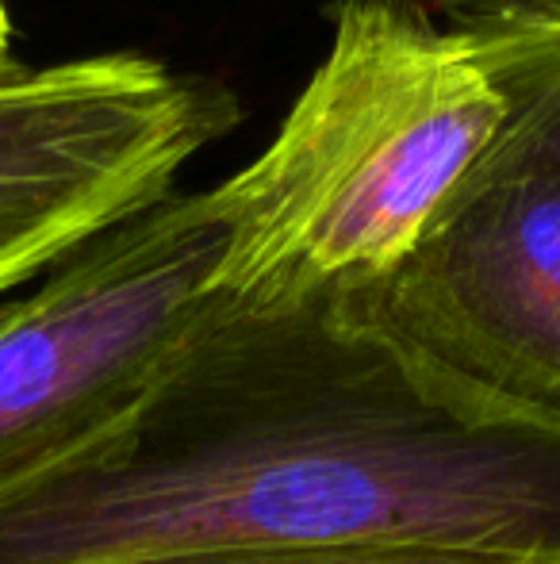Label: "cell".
Masks as SVG:
<instances>
[{
    "mask_svg": "<svg viewBox=\"0 0 560 564\" xmlns=\"http://www.w3.org/2000/svg\"><path fill=\"white\" fill-rule=\"evenodd\" d=\"M223 550L560 564V423L426 361L345 284L223 296L128 419L0 491V564Z\"/></svg>",
    "mask_w": 560,
    "mask_h": 564,
    "instance_id": "6da1fadb",
    "label": "cell"
},
{
    "mask_svg": "<svg viewBox=\"0 0 560 564\" xmlns=\"http://www.w3.org/2000/svg\"><path fill=\"white\" fill-rule=\"evenodd\" d=\"M503 127L472 46L422 0H338L330 46L270 147L219 188L234 300L396 265Z\"/></svg>",
    "mask_w": 560,
    "mask_h": 564,
    "instance_id": "7a4b0ae2",
    "label": "cell"
},
{
    "mask_svg": "<svg viewBox=\"0 0 560 564\" xmlns=\"http://www.w3.org/2000/svg\"><path fill=\"white\" fill-rule=\"evenodd\" d=\"M231 212L169 193L0 304V491L92 446L219 307Z\"/></svg>",
    "mask_w": 560,
    "mask_h": 564,
    "instance_id": "3957f363",
    "label": "cell"
},
{
    "mask_svg": "<svg viewBox=\"0 0 560 564\" xmlns=\"http://www.w3.org/2000/svg\"><path fill=\"white\" fill-rule=\"evenodd\" d=\"M227 85L142 54L0 77V296L51 273L239 123Z\"/></svg>",
    "mask_w": 560,
    "mask_h": 564,
    "instance_id": "277c9868",
    "label": "cell"
},
{
    "mask_svg": "<svg viewBox=\"0 0 560 564\" xmlns=\"http://www.w3.org/2000/svg\"><path fill=\"white\" fill-rule=\"evenodd\" d=\"M345 289L426 361L560 423V162L507 123L411 250Z\"/></svg>",
    "mask_w": 560,
    "mask_h": 564,
    "instance_id": "5b68a950",
    "label": "cell"
},
{
    "mask_svg": "<svg viewBox=\"0 0 560 564\" xmlns=\"http://www.w3.org/2000/svg\"><path fill=\"white\" fill-rule=\"evenodd\" d=\"M484 66L503 123L560 162V0H433Z\"/></svg>",
    "mask_w": 560,
    "mask_h": 564,
    "instance_id": "8992f818",
    "label": "cell"
},
{
    "mask_svg": "<svg viewBox=\"0 0 560 564\" xmlns=\"http://www.w3.org/2000/svg\"><path fill=\"white\" fill-rule=\"evenodd\" d=\"M116 564H510L484 557H453V553L419 550H223V553H169V557H139Z\"/></svg>",
    "mask_w": 560,
    "mask_h": 564,
    "instance_id": "52a82bcc",
    "label": "cell"
},
{
    "mask_svg": "<svg viewBox=\"0 0 560 564\" xmlns=\"http://www.w3.org/2000/svg\"><path fill=\"white\" fill-rule=\"evenodd\" d=\"M8 43H12V20H8L4 0H0V62H12L8 58Z\"/></svg>",
    "mask_w": 560,
    "mask_h": 564,
    "instance_id": "ba28073f",
    "label": "cell"
},
{
    "mask_svg": "<svg viewBox=\"0 0 560 564\" xmlns=\"http://www.w3.org/2000/svg\"><path fill=\"white\" fill-rule=\"evenodd\" d=\"M8 69H12V62H0V77H4V74H8Z\"/></svg>",
    "mask_w": 560,
    "mask_h": 564,
    "instance_id": "9c48e42d",
    "label": "cell"
}]
</instances>
